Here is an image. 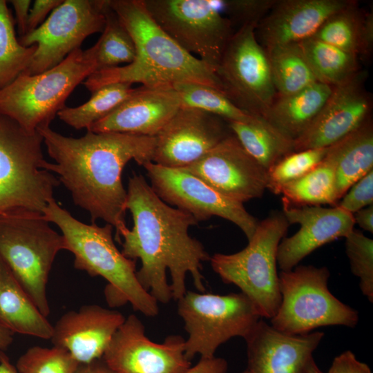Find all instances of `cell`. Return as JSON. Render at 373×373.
Masks as SVG:
<instances>
[{"mask_svg":"<svg viewBox=\"0 0 373 373\" xmlns=\"http://www.w3.org/2000/svg\"><path fill=\"white\" fill-rule=\"evenodd\" d=\"M126 191V208L133 225L121 238V252L127 258L140 260L136 276L141 286L157 303L166 304L185 294L189 274L196 289L204 291L202 263L211 256L189 233L199 222L164 202L142 175L129 178Z\"/></svg>","mask_w":373,"mask_h":373,"instance_id":"obj_1","label":"cell"},{"mask_svg":"<svg viewBox=\"0 0 373 373\" xmlns=\"http://www.w3.org/2000/svg\"><path fill=\"white\" fill-rule=\"evenodd\" d=\"M37 131L55 161L46 160L43 169L57 174L74 204L89 213L93 223L102 219L112 225L120 243L128 229L122 171L132 160L141 166L152 162L155 137L87 131L74 138L53 131L50 125Z\"/></svg>","mask_w":373,"mask_h":373,"instance_id":"obj_2","label":"cell"},{"mask_svg":"<svg viewBox=\"0 0 373 373\" xmlns=\"http://www.w3.org/2000/svg\"><path fill=\"white\" fill-rule=\"evenodd\" d=\"M109 5L133 38L135 57L129 64L93 73L83 82L89 91L118 82L151 88L193 82L224 93L216 68L182 49L153 20L143 0H109Z\"/></svg>","mask_w":373,"mask_h":373,"instance_id":"obj_3","label":"cell"},{"mask_svg":"<svg viewBox=\"0 0 373 373\" xmlns=\"http://www.w3.org/2000/svg\"><path fill=\"white\" fill-rule=\"evenodd\" d=\"M42 213L49 222L59 228L65 239L66 250L74 256V267L107 281L105 296L111 307L129 303L135 311L146 316L158 314L157 301L137 278L135 260L125 257L116 247L112 225L100 227L95 223H84L55 199Z\"/></svg>","mask_w":373,"mask_h":373,"instance_id":"obj_4","label":"cell"},{"mask_svg":"<svg viewBox=\"0 0 373 373\" xmlns=\"http://www.w3.org/2000/svg\"><path fill=\"white\" fill-rule=\"evenodd\" d=\"M97 71L95 46L80 48L36 75L21 73L0 90V113L30 132L50 125L73 90Z\"/></svg>","mask_w":373,"mask_h":373,"instance_id":"obj_5","label":"cell"},{"mask_svg":"<svg viewBox=\"0 0 373 373\" xmlns=\"http://www.w3.org/2000/svg\"><path fill=\"white\" fill-rule=\"evenodd\" d=\"M42 213L18 210L0 216V258L46 317L48 276L57 254L66 250L64 236Z\"/></svg>","mask_w":373,"mask_h":373,"instance_id":"obj_6","label":"cell"},{"mask_svg":"<svg viewBox=\"0 0 373 373\" xmlns=\"http://www.w3.org/2000/svg\"><path fill=\"white\" fill-rule=\"evenodd\" d=\"M38 132H30L0 113V216L18 210L42 213L60 184L44 169Z\"/></svg>","mask_w":373,"mask_h":373,"instance_id":"obj_7","label":"cell"},{"mask_svg":"<svg viewBox=\"0 0 373 373\" xmlns=\"http://www.w3.org/2000/svg\"><path fill=\"white\" fill-rule=\"evenodd\" d=\"M289 225L283 212L272 213L258 222L243 249L210 257L213 270L224 283L237 286L262 318L271 319L280 304L277 251Z\"/></svg>","mask_w":373,"mask_h":373,"instance_id":"obj_8","label":"cell"},{"mask_svg":"<svg viewBox=\"0 0 373 373\" xmlns=\"http://www.w3.org/2000/svg\"><path fill=\"white\" fill-rule=\"evenodd\" d=\"M326 267L299 265L278 274L280 304L270 325L276 330L303 335L326 326L354 327L358 312L329 290Z\"/></svg>","mask_w":373,"mask_h":373,"instance_id":"obj_9","label":"cell"},{"mask_svg":"<svg viewBox=\"0 0 373 373\" xmlns=\"http://www.w3.org/2000/svg\"><path fill=\"white\" fill-rule=\"evenodd\" d=\"M178 302V312L189 336L184 354L190 361L196 354L215 356L219 346L231 338L245 339L262 318L242 292L219 295L186 291Z\"/></svg>","mask_w":373,"mask_h":373,"instance_id":"obj_10","label":"cell"},{"mask_svg":"<svg viewBox=\"0 0 373 373\" xmlns=\"http://www.w3.org/2000/svg\"><path fill=\"white\" fill-rule=\"evenodd\" d=\"M157 24L182 49L217 68L234 33L220 0H143Z\"/></svg>","mask_w":373,"mask_h":373,"instance_id":"obj_11","label":"cell"},{"mask_svg":"<svg viewBox=\"0 0 373 373\" xmlns=\"http://www.w3.org/2000/svg\"><path fill=\"white\" fill-rule=\"evenodd\" d=\"M256 24L235 30L216 68L224 95L250 115L264 117L277 97L267 54L258 42Z\"/></svg>","mask_w":373,"mask_h":373,"instance_id":"obj_12","label":"cell"},{"mask_svg":"<svg viewBox=\"0 0 373 373\" xmlns=\"http://www.w3.org/2000/svg\"><path fill=\"white\" fill-rule=\"evenodd\" d=\"M108 0H64L37 28L21 37L20 44L36 50L23 73L36 75L61 63L89 35L102 32Z\"/></svg>","mask_w":373,"mask_h":373,"instance_id":"obj_13","label":"cell"},{"mask_svg":"<svg viewBox=\"0 0 373 373\" xmlns=\"http://www.w3.org/2000/svg\"><path fill=\"white\" fill-rule=\"evenodd\" d=\"M151 186L166 204L190 214L198 222L218 216L227 220L252 238L258 220L243 204L222 195L199 178L180 169L168 168L149 162L142 166Z\"/></svg>","mask_w":373,"mask_h":373,"instance_id":"obj_14","label":"cell"},{"mask_svg":"<svg viewBox=\"0 0 373 373\" xmlns=\"http://www.w3.org/2000/svg\"><path fill=\"white\" fill-rule=\"evenodd\" d=\"M183 337L168 336L161 343L151 341L140 318L129 315L117 329L102 359L116 373H184L191 367Z\"/></svg>","mask_w":373,"mask_h":373,"instance_id":"obj_15","label":"cell"},{"mask_svg":"<svg viewBox=\"0 0 373 373\" xmlns=\"http://www.w3.org/2000/svg\"><path fill=\"white\" fill-rule=\"evenodd\" d=\"M180 169L241 204L261 198L267 189V170L247 152L232 133L199 160Z\"/></svg>","mask_w":373,"mask_h":373,"instance_id":"obj_16","label":"cell"},{"mask_svg":"<svg viewBox=\"0 0 373 373\" xmlns=\"http://www.w3.org/2000/svg\"><path fill=\"white\" fill-rule=\"evenodd\" d=\"M231 133L228 122L221 117L180 106L155 136L152 162L168 168H184L199 160Z\"/></svg>","mask_w":373,"mask_h":373,"instance_id":"obj_17","label":"cell"},{"mask_svg":"<svg viewBox=\"0 0 373 373\" xmlns=\"http://www.w3.org/2000/svg\"><path fill=\"white\" fill-rule=\"evenodd\" d=\"M367 73L359 70L332 90L323 108L298 138L294 152L326 148L357 129L370 118L372 100L365 86Z\"/></svg>","mask_w":373,"mask_h":373,"instance_id":"obj_18","label":"cell"},{"mask_svg":"<svg viewBox=\"0 0 373 373\" xmlns=\"http://www.w3.org/2000/svg\"><path fill=\"white\" fill-rule=\"evenodd\" d=\"M283 213L291 224H300L299 230L284 237L277 251V264L281 271L294 269L306 256L323 245L345 238L355 224L353 214L336 205H294L283 198Z\"/></svg>","mask_w":373,"mask_h":373,"instance_id":"obj_19","label":"cell"},{"mask_svg":"<svg viewBox=\"0 0 373 373\" xmlns=\"http://www.w3.org/2000/svg\"><path fill=\"white\" fill-rule=\"evenodd\" d=\"M324 336L321 332L303 335L280 332L262 318L245 338L248 373H307L313 352Z\"/></svg>","mask_w":373,"mask_h":373,"instance_id":"obj_20","label":"cell"},{"mask_svg":"<svg viewBox=\"0 0 373 373\" xmlns=\"http://www.w3.org/2000/svg\"><path fill=\"white\" fill-rule=\"evenodd\" d=\"M125 317L116 310L86 305L63 314L52 325L54 346L68 351L79 363L102 358Z\"/></svg>","mask_w":373,"mask_h":373,"instance_id":"obj_21","label":"cell"},{"mask_svg":"<svg viewBox=\"0 0 373 373\" xmlns=\"http://www.w3.org/2000/svg\"><path fill=\"white\" fill-rule=\"evenodd\" d=\"M350 0H276L258 23L256 37L269 50L311 38L324 21Z\"/></svg>","mask_w":373,"mask_h":373,"instance_id":"obj_22","label":"cell"},{"mask_svg":"<svg viewBox=\"0 0 373 373\" xmlns=\"http://www.w3.org/2000/svg\"><path fill=\"white\" fill-rule=\"evenodd\" d=\"M180 107V99L173 88L141 86L87 131L155 137Z\"/></svg>","mask_w":373,"mask_h":373,"instance_id":"obj_23","label":"cell"},{"mask_svg":"<svg viewBox=\"0 0 373 373\" xmlns=\"http://www.w3.org/2000/svg\"><path fill=\"white\" fill-rule=\"evenodd\" d=\"M0 323L14 334L50 339L52 325L0 258Z\"/></svg>","mask_w":373,"mask_h":373,"instance_id":"obj_24","label":"cell"},{"mask_svg":"<svg viewBox=\"0 0 373 373\" xmlns=\"http://www.w3.org/2000/svg\"><path fill=\"white\" fill-rule=\"evenodd\" d=\"M332 86L315 82L287 96H277L263 119L287 138L295 140L317 116Z\"/></svg>","mask_w":373,"mask_h":373,"instance_id":"obj_25","label":"cell"},{"mask_svg":"<svg viewBox=\"0 0 373 373\" xmlns=\"http://www.w3.org/2000/svg\"><path fill=\"white\" fill-rule=\"evenodd\" d=\"M358 57L370 58L373 49V13L350 1L320 26L312 37Z\"/></svg>","mask_w":373,"mask_h":373,"instance_id":"obj_26","label":"cell"},{"mask_svg":"<svg viewBox=\"0 0 373 373\" xmlns=\"http://www.w3.org/2000/svg\"><path fill=\"white\" fill-rule=\"evenodd\" d=\"M331 146L337 157L335 192L338 202L354 183L373 169L371 119Z\"/></svg>","mask_w":373,"mask_h":373,"instance_id":"obj_27","label":"cell"},{"mask_svg":"<svg viewBox=\"0 0 373 373\" xmlns=\"http://www.w3.org/2000/svg\"><path fill=\"white\" fill-rule=\"evenodd\" d=\"M228 125L247 152L267 171L294 152V142L260 117L249 122H230Z\"/></svg>","mask_w":373,"mask_h":373,"instance_id":"obj_28","label":"cell"},{"mask_svg":"<svg viewBox=\"0 0 373 373\" xmlns=\"http://www.w3.org/2000/svg\"><path fill=\"white\" fill-rule=\"evenodd\" d=\"M336 164V155L330 146L317 166L302 178L285 184L279 194L294 205L335 206L338 202L335 192Z\"/></svg>","mask_w":373,"mask_h":373,"instance_id":"obj_29","label":"cell"},{"mask_svg":"<svg viewBox=\"0 0 373 373\" xmlns=\"http://www.w3.org/2000/svg\"><path fill=\"white\" fill-rule=\"evenodd\" d=\"M298 44L318 82L334 86L360 70L354 54L312 37Z\"/></svg>","mask_w":373,"mask_h":373,"instance_id":"obj_30","label":"cell"},{"mask_svg":"<svg viewBox=\"0 0 373 373\" xmlns=\"http://www.w3.org/2000/svg\"><path fill=\"white\" fill-rule=\"evenodd\" d=\"M266 52L277 96L298 93L317 82L299 44L273 48Z\"/></svg>","mask_w":373,"mask_h":373,"instance_id":"obj_31","label":"cell"},{"mask_svg":"<svg viewBox=\"0 0 373 373\" xmlns=\"http://www.w3.org/2000/svg\"><path fill=\"white\" fill-rule=\"evenodd\" d=\"M132 84L118 82L104 85L92 93L90 98L77 107L65 106L57 113L68 126L88 130L125 101L135 90Z\"/></svg>","mask_w":373,"mask_h":373,"instance_id":"obj_32","label":"cell"},{"mask_svg":"<svg viewBox=\"0 0 373 373\" xmlns=\"http://www.w3.org/2000/svg\"><path fill=\"white\" fill-rule=\"evenodd\" d=\"M105 19L102 35L94 45L96 72L119 67L122 64H129L135 57L133 38L111 8L109 0L105 10Z\"/></svg>","mask_w":373,"mask_h":373,"instance_id":"obj_33","label":"cell"},{"mask_svg":"<svg viewBox=\"0 0 373 373\" xmlns=\"http://www.w3.org/2000/svg\"><path fill=\"white\" fill-rule=\"evenodd\" d=\"M180 106L198 109L217 115L227 122H249L256 116L236 106L219 90L205 84L181 82L173 85Z\"/></svg>","mask_w":373,"mask_h":373,"instance_id":"obj_34","label":"cell"},{"mask_svg":"<svg viewBox=\"0 0 373 373\" xmlns=\"http://www.w3.org/2000/svg\"><path fill=\"white\" fill-rule=\"evenodd\" d=\"M36 48L20 44L7 1L0 0V90L28 68Z\"/></svg>","mask_w":373,"mask_h":373,"instance_id":"obj_35","label":"cell"},{"mask_svg":"<svg viewBox=\"0 0 373 373\" xmlns=\"http://www.w3.org/2000/svg\"><path fill=\"white\" fill-rule=\"evenodd\" d=\"M329 147L293 152L268 170L267 189L279 194L286 184L298 180L317 166L325 158Z\"/></svg>","mask_w":373,"mask_h":373,"instance_id":"obj_36","label":"cell"},{"mask_svg":"<svg viewBox=\"0 0 373 373\" xmlns=\"http://www.w3.org/2000/svg\"><path fill=\"white\" fill-rule=\"evenodd\" d=\"M79 363L66 350L57 346H33L17 360L19 373H75Z\"/></svg>","mask_w":373,"mask_h":373,"instance_id":"obj_37","label":"cell"},{"mask_svg":"<svg viewBox=\"0 0 373 373\" xmlns=\"http://www.w3.org/2000/svg\"><path fill=\"white\" fill-rule=\"evenodd\" d=\"M345 252L352 274L359 279V288L373 302V240L353 229L345 237Z\"/></svg>","mask_w":373,"mask_h":373,"instance_id":"obj_38","label":"cell"},{"mask_svg":"<svg viewBox=\"0 0 373 373\" xmlns=\"http://www.w3.org/2000/svg\"><path fill=\"white\" fill-rule=\"evenodd\" d=\"M276 0H220L222 12L233 23L240 26L258 23L269 12Z\"/></svg>","mask_w":373,"mask_h":373,"instance_id":"obj_39","label":"cell"},{"mask_svg":"<svg viewBox=\"0 0 373 373\" xmlns=\"http://www.w3.org/2000/svg\"><path fill=\"white\" fill-rule=\"evenodd\" d=\"M373 204V169L354 183L336 205L354 214Z\"/></svg>","mask_w":373,"mask_h":373,"instance_id":"obj_40","label":"cell"},{"mask_svg":"<svg viewBox=\"0 0 373 373\" xmlns=\"http://www.w3.org/2000/svg\"><path fill=\"white\" fill-rule=\"evenodd\" d=\"M327 373H371L368 365L359 361L350 350L334 358Z\"/></svg>","mask_w":373,"mask_h":373,"instance_id":"obj_41","label":"cell"},{"mask_svg":"<svg viewBox=\"0 0 373 373\" xmlns=\"http://www.w3.org/2000/svg\"><path fill=\"white\" fill-rule=\"evenodd\" d=\"M64 0H36L30 10L27 33L37 28L45 21L47 15L59 6ZM26 33V34H27Z\"/></svg>","mask_w":373,"mask_h":373,"instance_id":"obj_42","label":"cell"},{"mask_svg":"<svg viewBox=\"0 0 373 373\" xmlns=\"http://www.w3.org/2000/svg\"><path fill=\"white\" fill-rule=\"evenodd\" d=\"M228 364L223 358H200L193 366H191L184 373H227Z\"/></svg>","mask_w":373,"mask_h":373,"instance_id":"obj_43","label":"cell"},{"mask_svg":"<svg viewBox=\"0 0 373 373\" xmlns=\"http://www.w3.org/2000/svg\"><path fill=\"white\" fill-rule=\"evenodd\" d=\"M9 2L14 8L18 31L20 33L21 37H22L27 33L31 1L11 0L9 1Z\"/></svg>","mask_w":373,"mask_h":373,"instance_id":"obj_44","label":"cell"},{"mask_svg":"<svg viewBox=\"0 0 373 373\" xmlns=\"http://www.w3.org/2000/svg\"><path fill=\"white\" fill-rule=\"evenodd\" d=\"M355 224L365 231L373 233V204L360 209L353 214Z\"/></svg>","mask_w":373,"mask_h":373,"instance_id":"obj_45","label":"cell"},{"mask_svg":"<svg viewBox=\"0 0 373 373\" xmlns=\"http://www.w3.org/2000/svg\"><path fill=\"white\" fill-rule=\"evenodd\" d=\"M75 373H116L102 358L84 364H79Z\"/></svg>","mask_w":373,"mask_h":373,"instance_id":"obj_46","label":"cell"},{"mask_svg":"<svg viewBox=\"0 0 373 373\" xmlns=\"http://www.w3.org/2000/svg\"><path fill=\"white\" fill-rule=\"evenodd\" d=\"M14 334L0 323V356L5 354L12 344Z\"/></svg>","mask_w":373,"mask_h":373,"instance_id":"obj_47","label":"cell"},{"mask_svg":"<svg viewBox=\"0 0 373 373\" xmlns=\"http://www.w3.org/2000/svg\"><path fill=\"white\" fill-rule=\"evenodd\" d=\"M0 373H19L6 354L0 356Z\"/></svg>","mask_w":373,"mask_h":373,"instance_id":"obj_48","label":"cell"},{"mask_svg":"<svg viewBox=\"0 0 373 373\" xmlns=\"http://www.w3.org/2000/svg\"><path fill=\"white\" fill-rule=\"evenodd\" d=\"M307 373H323L316 365L314 360L310 363Z\"/></svg>","mask_w":373,"mask_h":373,"instance_id":"obj_49","label":"cell"},{"mask_svg":"<svg viewBox=\"0 0 373 373\" xmlns=\"http://www.w3.org/2000/svg\"><path fill=\"white\" fill-rule=\"evenodd\" d=\"M241 373H248L247 371L245 370H244L243 372H242Z\"/></svg>","mask_w":373,"mask_h":373,"instance_id":"obj_50","label":"cell"}]
</instances>
